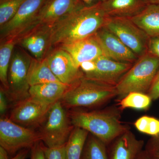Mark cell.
<instances>
[{
    "label": "cell",
    "mask_w": 159,
    "mask_h": 159,
    "mask_svg": "<svg viewBox=\"0 0 159 159\" xmlns=\"http://www.w3.org/2000/svg\"><path fill=\"white\" fill-rule=\"evenodd\" d=\"M74 126L61 101L54 103L39 131L42 142L50 148L65 145Z\"/></svg>",
    "instance_id": "cell-5"
},
{
    "label": "cell",
    "mask_w": 159,
    "mask_h": 159,
    "mask_svg": "<svg viewBox=\"0 0 159 159\" xmlns=\"http://www.w3.org/2000/svg\"><path fill=\"white\" fill-rule=\"evenodd\" d=\"M147 94L150 97L152 100H155L159 98V69Z\"/></svg>",
    "instance_id": "cell-29"
},
{
    "label": "cell",
    "mask_w": 159,
    "mask_h": 159,
    "mask_svg": "<svg viewBox=\"0 0 159 159\" xmlns=\"http://www.w3.org/2000/svg\"><path fill=\"white\" fill-rule=\"evenodd\" d=\"M28 80L30 86L48 82H61L52 73L46 57L38 60L32 57L28 72Z\"/></svg>",
    "instance_id": "cell-21"
},
{
    "label": "cell",
    "mask_w": 159,
    "mask_h": 159,
    "mask_svg": "<svg viewBox=\"0 0 159 159\" xmlns=\"http://www.w3.org/2000/svg\"><path fill=\"white\" fill-rule=\"evenodd\" d=\"M95 34L84 39L63 45L57 48L68 52L80 68V66L82 63L95 60L104 55Z\"/></svg>",
    "instance_id": "cell-16"
},
{
    "label": "cell",
    "mask_w": 159,
    "mask_h": 159,
    "mask_svg": "<svg viewBox=\"0 0 159 159\" xmlns=\"http://www.w3.org/2000/svg\"><path fill=\"white\" fill-rule=\"evenodd\" d=\"M89 132L75 127L65 145L66 159H81Z\"/></svg>",
    "instance_id": "cell-22"
},
{
    "label": "cell",
    "mask_w": 159,
    "mask_h": 159,
    "mask_svg": "<svg viewBox=\"0 0 159 159\" xmlns=\"http://www.w3.org/2000/svg\"><path fill=\"white\" fill-rule=\"evenodd\" d=\"M16 45L14 39L1 42L0 46V80L2 88L6 93L9 88L8 73L13 50Z\"/></svg>",
    "instance_id": "cell-23"
},
{
    "label": "cell",
    "mask_w": 159,
    "mask_h": 159,
    "mask_svg": "<svg viewBox=\"0 0 159 159\" xmlns=\"http://www.w3.org/2000/svg\"><path fill=\"white\" fill-rule=\"evenodd\" d=\"M7 98L5 91L2 87L0 90V113L1 115L3 116L7 110L8 102Z\"/></svg>",
    "instance_id": "cell-33"
},
{
    "label": "cell",
    "mask_w": 159,
    "mask_h": 159,
    "mask_svg": "<svg viewBox=\"0 0 159 159\" xmlns=\"http://www.w3.org/2000/svg\"><path fill=\"white\" fill-rule=\"evenodd\" d=\"M41 141L39 132L19 125L9 117H1L0 146L5 148L9 154H14L25 148H31Z\"/></svg>",
    "instance_id": "cell-8"
},
{
    "label": "cell",
    "mask_w": 159,
    "mask_h": 159,
    "mask_svg": "<svg viewBox=\"0 0 159 159\" xmlns=\"http://www.w3.org/2000/svg\"><path fill=\"white\" fill-rule=\"evenodd\" d=\"M149 4H159V0H147Z\"/></svg>",
    "instance_id": "cell-38"
},
{
    "label": "cell",
    "mask_w": 159,
    "mask_h": 159,
    "mask_svg": "<svg viewBox=\"0 0 159 159\" xmlns=\"http://www.w3.org/2000/svg\"><path fill=\"white\" fill-rule=\"evenodd\" d=\"M117 96L116 87L83 76L71 85L60 101L66 108H94L104 105Z\"/></svg>",
    "instance_id": "cell-3"
},
{
    "label": "cell",
    "mask_w": 159,
    "mask_h": 159,
    "mask_svg": "<svg viewBox=\"0 0 159 159\" xmlns=\"http://www.w3.org/2000/svg\"><path fill=\"white\" fill-rule=\"evenodd\" d=\"M100 3L107 17L129 18L141 13L149 4L147 0H105Z\"/></svg>",
    "instance_id": "cell-18"
},
{
    "label": "cell",
    "mask_w": 159,
    "mask_h": 159,
    "mask_svg": "<svg viewBox=\"0 0 159 159\" xmlns=\"http://www.w3.org/2000/svg\"><path fill=\"white\" fill-rule=\"evenodd\" d=\"M149 118V116H144L137 119L134 123V125L137 130L142 133L146 134Z\"/></svg>",
    "instance_id": "cell-30"
},
{
    "label": "cell",
    "mask_w": 159,
    "mask_h": 159,
    "mask_svg": "<svg viewBox=\"0 0 159 159\" xmlns=\"http://www.w3.org/2000/svg\"><path fill=\"white\" fill-rule=\"evenodd\" d=\"M109 159H138L143 151L144 142L128 130L111 143Z\"/></svg>",
    "instance_id": "cell-17"
},
{
    "label": "cell",
    "mask_w": 159,
    "mask_h": 159,
    "mask_svg": "<svg viewBox=\"0 0 159 159\" xmlns=\"http://www.w3.org/2000/svg\"><path fill=\"white\" fill-rule=\"evenodd\" d=\"M85 4L81 0H46L36 16L16 39L39 27L52 25Z\"/></svg>",
    "instance_id": "cell-9"
},
{
    "label": "cell",
    "mask_w": 159,
    "mask_h": 159,
    "mask_svg": "<svg viewBox=\"0 0 159 159\" xmlns=\"http://www.w3.org/2000/svg\"><path fill=\"white\" fill-rule=\"evenodd\" d=\"M104 55L119 62L134 64L139 57L118 37L102 27L95 33Z\"/></svg>",
    "instance_id": "cell-14"
},
{
    "label": "cell",
    "mask_w": 159,
    "mask_h": 159,
    "mask_svg": "<svg viewBox=\"0 0 159 159\" xmlns=\"http://www.w3.org/2000/svg\"><path fill=\"white\" fill-rule=\"evenodd\" d=\"M138 159H150L145 150L143 151Z\"/></svg>",
    "instance_id": "cell-37"
},
{
    "label": "cell",
    "mask_w": 159,
    "mask_h": 159,
    "mask_svg": "<svg viewBox=\"0 0 159 159\" xmlns=\"http://www.w3.org/2000/svg\"><path fill=\"white\" fill-rule=\"evenodd\" d=\"M145 151L150 159H159V134L148 140Z\"/></svg>",
    "instance_id": "cell-28"
},
{
    "label": "cell",
    "mask_w": 159,
    "mask_h": 159,
    "mask_svg": "<svg viewBox=\"0 0 159 159\" xmlns=\"http://www.w3.org/2000/svg\"><path fill=\"white\" fill-rule=\"evenodd\" d=\"M103 27L116 35L138 57L148 52L150 37L130 18L107 17Z\"/></svg>",
    "instance_id": "cell-7"
},
{
    "label": "cell",
    "mask_w": 159,
    "mask_h": 159,
    "mask_svg": "<svg viewBox=\"0 0 159 159\" xmlns=\"http://www.w3.org/2000/svg\"><path fill=\"white\" fill-rule=\"evenodd\" d=\"M84 2L88 5H91L93 3L98 2H103L105 0H81Z\"/></svg>",
    "instance_id": "cell-36"
},
{
    "label": "cell",
    "mask_w": 159,
    "mask_h": 159,
    "mask_svg": "<svg viewBox=\"0 0 159 159\" xmlns=\"http://www.w3.org/2000/svg\"><path fill=\"white\" fill-rule=\"evenodd\" d=\"M29 148H25L20 150L15 156L11 159H26L29 154Z\"/></svg>",
    "instance_id": "cell-34"
},
{
    "label": "cell",
    "mask_w": 159,
    "mask_h": 159,
    "mask_svg": "<svg viewBox=\"0 0 159 159\" xmlns=\"http://www.w3.org/2000/svg\"><path fill=\"white\" fill-rule=\"evenodd\" d=\"M159 69V59L147 52L139 57L116 86L117 96L122 99L133 92L147 94Z\"/></svg>",
    "instance_id": "cell-4"
},
{
    "label": "cell",
    "mask_w": 159,
    "mask_h": 159,
    "mask_svg": "<svg viewBox=\"0 0 159 159\" xmlns=\"http://www.w3.org/2000/svg\"><path fill=\"white\" fill-rule=\"evenodd\" d=\"M51 26L39 27L16 40V45L29 52L35 59L41 60L48 54Z\"/></svg>",
    "instance_id": "cell-15"
},
{
    "label": "cell",
    "mask_w": 159,
    "mask_h": 159,
    "mask_svg": "<svg viewBox=\"0 0 159 159\" xmlns=\"http://www.w3.org/2000/svg\"><path fill=\"white\" fill-rule=\"evenodd\" d=\"M148 52L159 59V36L149 38Z\"/></svg>",
    "instance_id": "cell-31"
},
{
    "label": "cell",
    "mask_w": 159,
    "mask_h": 159,
    "mask_svg": "<svg viewBox=\"0 0 159 159\" xmlns=\"http://www.w3.org/2000/svg\"><path fill=\"white\" fill-rule=\"evenodd\" d=\"M42 145V142L41 141L31 148V159H45Z\"/></svg>",
    "instance_id": "cell-32"
},
{
    "label": "cell",
    "mask_w": 159,
    "mask_h": 159,
    "mask_svg": "<svg viewBox=\"0 0 159 159\" xmlns=\"http://www.w3.org/2000/svg\"><path fill=\"white\" fill-rule=\"evenodd\" d=\"M32 57L22 48L15 46L8 73V99L17 102L29 97L28 72Z\"/></svg>",
    "instance_id": "cell-6"
},
{
    "label": "cell",
    "mask_w": 159,
    "mask_h": 159,
    "mask_svg": "<svg viewBox=\"0 0 159 159\" xmlns=\"http://www.w3.org/2000/svg\"><path fill=\"white\" fill-rule=\"evenodd\" d=\"M25 0H0V27L12 18Z\"/></svg>",
    "instance_id": "cell-26"
},
{
    "label": "cell",
    "mask_w": 159,
    "mask_h": 159,
    "mask_svg": "<svg viewBox=\"0 0 159 159\" xmlns=\"http://www.w3.org/2000/svg\"><path fill=\"white\" fill-rule=\"evenodd\" d=\"M52 106L29 96L15 103L9 118L19 125L31 128L42 125Z\"/></svg>",
    "instance_id": "cell-10"
},
{
    "label": "cell",
    "mask_w": 159,
    "mask_h": 159,
    "mask_svg": "<svg viewBox=\"0 0 159 159\" xmlns=\"http://www.w3.org/2000/svg\"><path fill=\"white\" fill-rule=\"evenodd\" d=\"M107 17L100 2L85 4L66 15L51 26L48 54L63 45L94 35L104 26Z\"/></svg>",
    "instance_id": "cell-1"
},
{
    "label": "cell",
    "mask_w": 159,
    "mask_h": 159,
    "mask_svg": "<svg viewBox=\"0 0 159 159\" xmlns=\"http://www.w3.org/2000/svg\"><path fill=\"white\" fill-rule=\"evenodd\" d=\"M131 20L149 37L159 36V4H149Z\"/></svg>",
    "instance_id": "cell-20"
},
{
    "label": "cell",
    "mask_w": 159,
    "mask_h": 159,
    "mask_svg": "<svg viewBox=\"0 0 159 159\" xmlns=\"http://www.w3.org/2000/svg\"><path fill=\"white\" fill-rule=\"evenodd\" d=\"M152 99L147 94L133 92L119 99L118 106L121 111L126 108L146 110L149 108Z\"/></svg>",
    "instance_id": "cell-25"
},
{
    "label": "cell",
    "mask_w": 159,
    "mask_h": 159,
    "mask_svg": "<svg viewBox=\"0 0 159 159\" xmlns=\"http://www.w3.org/2000/svg\"><path fill=\"white\" fill-rule=\"evenodd\" d=\"M9 154L5 148L0 146V159H10Z\"/></svg>",
    "instance_id": "cell-35"
},
{
    "label": "cell",
    "mask_w": 159,
    "mask_h": 159,
    "mask_svg": "<svg viewBox=\"0 0 159 159\" xmlns=\"http://www.w3.org/2000/svg\"><path fill=\"white\" fill-rule=\"evenodd\" d=\"M94 61V70L84 75V77L111 86L116 87L122 76L133 65L116 61L104 55L98 57Z\"/></svg>",
    "instance_id": "cell-13"
},
{
    "label": "cell",
    "mask_w": 159,
    "mask_h": 159,
    "mask_svg": "<svg viewBox=\"0 0 159 159\" xmlns=\"http://www.w3.org/2000/svg\"><path fill=\"white\" fill-rule=\"evenodd\" d=\"M121 111L112 106L91 111L75 109L68 112L74 127L85 129L107 145L129 130L121 121Z\"/></svg>",
    "instance_id": "cell-2"
},
{
    "label": "cell",
    "mask_w": 159,
    "mask_h": 159,
    "mask_svg": "<svg viewBox=\"0 0 159 159\" xmlns=\"http://www.w3.org/2000/svg\"><path fill=\"white\" fill-rule=\"evenodd\" d=\"M106 146L99 139L89 134L81 159H109Z\"/></svg>",
    "instance_id": "cell-24"
},
{
    "label": "cell",
    "mask_w": 159,
    "mask_h": 159,
    "mask_svg": "<svg viewBox=\"0 0 159 159\" xmlns=\"http://www.w3.org/2000/svg\"><path fill=\"white\" fill-rule=\"evenodd\" d=\"M45 1L25 0L14 17L0 27L1 42L16 39L35 17Z\"/></svg>",
    "instance_id": "cell-11"
},
{
    "label": "cell",
    "mask_w": 159,
    "mask_h": 159,
    "mask_svg": "<svg viewBox=\"0 0 159 159\" xmlns=\"http://www.w3.org/2000/svg\"><path fill=\"white\" fill-rule=\"evenodd\" d=\"M71 85L60 82H51L31 86L29 96L49 105H53L60 101Z\"/></svg>",
    "instance_id": "cell-19"
},
{
    "label": "cell",
    "mask_w": 159,
    "mask_h": 159,
    "mask_svg": "<svg viewBox=\"0 0 159 159\" xmlns=\"http://www.w3.org/2000/svg\"><path fill=\"white\" fill-rule=\"evenodd\" d=\"M65 145L57 147H47L43 143V150L45 159H66Z\"/></svg>",
    "instance_id": "cell-27"
},
{
    "label": "cell",
    "mask_w": 159,
    "mask_h": 159,
    "mask_svg": "<svg viewBox=\"0 0 159 159\" xmlns=\"http://www.w3.org/2000/svg\"><path fill=\"white\" fill-rule=\"evenodd\" d=\"M46 57L52 73L63 83L71 85L83 77L71 55L63 49L56 48Z\"/></svg>",
    "instance_id": "cell-12"
}]
</instances>
